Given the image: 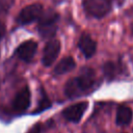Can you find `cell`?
<instances>
[{
    "label": "cell",
    "mask_w": 133,
    "mask_h": 133,
    "mask_svg": "<svg viewBox=\"0 0 133 133\" xmlns=\"http://www.w3.org/2000/svg\"><path fill=\"white\" fill-rule=\"evenodd\" d=\"M95 73L91 69H82L79 76L70 79L65 86L64 92L69 98L80 97L82 94L86 92L95 83Z\"/></svg>",
    "instance_id": "obj_1"
},
{
    "label": "cell",
    "mask_w": 133,
    "mask_h": 133,
    "mask_svg": "<svg viewBox=\"0 0 133 133\" xmlns=\"http://www.w3.org/2000/svg\"><path fill=\"white\" fill-rule=\"evenodd\" d=\"M38 31L44 37H50L55 34L56 31V23L58 21V15L55 11H48L46 14L43 12L41 18L38 19Z\"/></svg>",
    "instance_id": "obj_2"
},
{
    "label": "cell",
    "mask_w": 133,
    "mask_h": 133,
    "mask_svg": "<svg viewBox=\"0 0 133 133\" xmlns=\"http://www.w3.org/2000/svg\"><path fill=\"white\" fill-rule=\"evenodd\" d=\"M83 7L89 16L102 18L111 9V2L110 0H83Z\"/></svg>",
    "instance_id": "obj_3"
},
{
    "label": "cell",
    "mask_w": 133,
    "mask_h": 133,
    "mask_svg": "<svg viewBox=\"0 0 133 133\" xmlns=\"http://www.w3.org/2000/svg\"><path fill=\"white\" fill-rule=\"evenodd\" d=\"M43 15V6L39 3H33L25 6L19 14L18 21L21 24H29L38 20Z\"/></svg>",
    "instance_id": "obj_4"
},
{
    "label": "cell",
    "mask_w": 133,
    "mask_h": 133,
    "mask_svg": "<svg viewBox=\"0 0 133 133\" xmlns=\"http://www.w3.org/2000/svg\"><path fill=\"white\" fill-rule=\"evenodd\" d=\"M59 51H60V42L55 38L49 41L44 48V53L42 58L43 64L45 66H50L56 60Z\"/></svg>",
    "instance_id": "obj_5"
},
{
    "label": "cell",
    "mask_w": 133,
    "mask_h": 133,
    "mask_svg": "<svg viewBox=\"0 0 133 133\" xmlns=\"http://www.w3.org/2000/svg\"><path fill=\"white\" fill-rule=\"evenodd\" d=\"M87 108V102H79L74 105L66 107L62 111V115L65 119L70 122H79Z\"/></svg>",
    "instance_id": "obj_6"
},
{
    "label": "cell",
    "mask_w": 133,
    "mask_h": 133,
    "mask_svg": "<svg viewBox=\"0 0 133 133\" xmlns=\"http://www.w3.org/2000/svg\"><path fill=\"white\" fill-rule=\"evenodd\" d=\"M36 49H37V44L34 41H26L18 47L16 53L20 59L24 61H30L35 55Z\"/></svg>",
    "instance_id": "obj_7"
},
{
    "label": "cell",
    "mask_w": 133,
    "mask_h": 133,
    "mask_svg": "<svg viewBox=\"0 0 133 133\" xmlns=\"http://www.w3.org/2000/svg\"><path fill=\"white\" fill-rule=\"evenodd\" d=\"M29 105H30V90L27 86H25L16 95L12 102V107L16 111H24L29 107Z\"/></svg>",
    "instance_id": "obj_8"
},
{
    "label": "cell",
    "mask_w": 133,
    "mask_h": 133,
    "mask_svg": "<svg viewBox=\"0 0 133 133\" xmlns=\"http://www.w3.org/2000/svg\"><path fill=\"white\" fill-rule=\"evenodd\" d=\"M78 47L86 58L91 57L97 50L96 42L90 37V35H88L86 33L82 34V36L80 37L79 43H78Z\"/></svg>",
    "instance_id": "obj_9"
},
{
    "label": "cell",
    "mask_w": 133,
    "mask_h": 133,
    "mask_svg": "<svg viewBox=\"0 0 133 133\" xmlns=\"http://www.w3.org/2000/svg\"><path fill=\"white\" fill-rule=\"evenodd\" d=\"M133 116L132 109L128 106H119L116 111V124L118 126H127L131 123Z\"/></svg>",
    "instance_id": "obj_10"
},
{
    "label": "cell",
    "mask_w": 133,
    "mask_h": 133,
    "mask_svg": "<svg viewBox=\"0 0 133 133\" xmlns=\"http://www.w3.org/2000/svg\"><path fill=\"white\" fill-rule=\"evenodd\" d=\"M76 66V62L74 60V58L72 56H66L64 58H62L55 66L54 69V73L57 75H62L65 74L70 71H72L74 68Z\"/></svg>",
    "instance_id": "obj_11"
},
{
    "label": "cell",
    "mask_w": 133,
    "mask_h": 133,
    "mask_svg": "<svg viewBox=\"0 0 133 133\" xmlns=\"http://www.w3.org/2000/svg\"><path fill=\"white\" fill-rule=\"evenodd\" d=\"M50 106V101L48 100L47 98V95L44 94L42 96V99L39 101V104H38V107H37V111H41V110H44L46 108H48Z\"/></svg>",
    "instance_id": "obj_12"
},
{
    "label": "cell",
    "mask_w": 133,
    "mask_h": 133,
    "mask_svg": "<svg viewBox=\"0 0 133 133\" xmlns=\"http://www.w3.org/2000/svg\"><path fill=\"white\" fill-rule=\"evenodd\" d=\"M104 72H105V74H106L107 77H113L114 72H115V68H114L113 63L110 62V61H108L104 65Z\"/></svg>",
    "instance_id": "obj_13"
},
{
    "label": "cell",
    "mask_w": 133,
    "mask_h": 133,
    "mask_svg": "<svg viewBox=\"0 0 133 133\" xmlns=\"http://www.w3.org/2000/svg\"><path fill=\"white\" fill-rule=\"evenodd\" d=\"M39 132H41V124L34 125V126L28 131V133H39Z\"/></svg>",
    "instance_id": "obj_14"
},
{
    "label": "cell",
    "mask_w": 133,
    "mask_h": 133,
    "mask_svg": "<svg viewBox=\"0 0 133 133\" xmlns=\"http://www.w3.org/2000/svg\"><path fill=\"white\" fill-rule=\"evenodd\" d=\"M4 33H5V27H4V25L0 22V39L2 38V36L4 35Z\"/></svg>",
    "instance_id": "obj_15"
},
{
    "label": "cell",
    "mask_w": 133,
    "mask_h": 133,
    "mask_svg": "<svg viewBox=\"0 0 133 133\" xmlns=\"http://www.w3.org/2000/svg\"><path fill=\"white\" fill-rule=\"evenodd\" d=\"M132 30H133V25H132Z\"/></svg>",
    "instance_id": "obj_16"
}]
</instances>
